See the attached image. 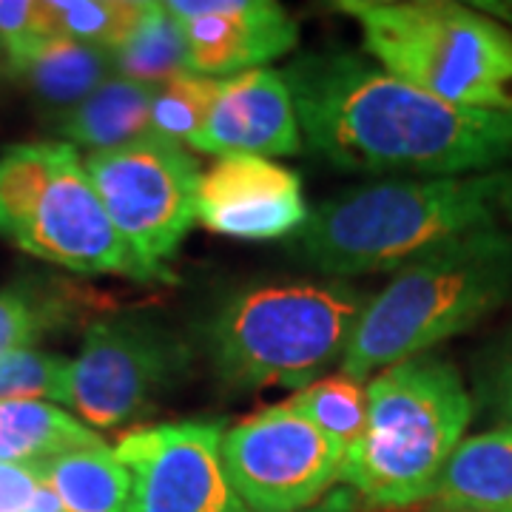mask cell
<instances>
[{
	"mask_svg": "<svg viewBox=\"0 0 512 512\" xmlns=\"http://www.w3.org/2000/svg\"><path fill=\"white\" fill-rule=\"evenodd\" d=\"M490 404L504 430H512V339L501 348L490 373Z\"/></svg>",
	"mask_w": 512,
	"mask_h": 512,
	"instance_id": "83f0119b",
	"label": "cell"
},
{
	"mask_svg": "<svg viewBox=\"0 0 512 512\" xmlns=\"http://www.w3.org/2000/svg\"><path fill=\"white\" fill-rule=\"evenodd\" d=\"M510 180L487 171L362 185L311 208L293 248L328 276L396 271L447 239L498 225Z\"/></svg>",
	"mask_w": 512,
	"mask_h": 512,
	"instance_id": "7a4b0ae2",
	"label": "cell"
},
{
	"mask_svg": "<svg viewBox=\"0 0 512 512\" xmlns=\"http://www.w3.org/2000/svg\"><path fill=\"white\" fill-rule=\"evenodd\" d=\"M302 419H308L345 453L359 441L367 421V387L350 376H328L302 387L291 402Z\"/></svg>",
	"mask_w": 512,
	"mask_h": 512,
	"instance_id": "44dd1931",
	"label": "cell"
},
{
	"mask_svg": "<svg viewBox=\"0 0 512 512\" xmlns=\"http://www.w3.org/2000/svg\"><path fill=\"white\" fill-rule=\"evenodd\" d=\"M367 510H370V507H367L359 495L353 493L350 487H342V490H330V493L322 495L316 504L296 512H367Z\"/></svg>",
	"mask_w": 512,
	"mask_h": 512,
	"instance_id": "f1b7e54d",
	"label": "cell"
},
{
	"mask_svg": "<svg viewBox=\"0 0 512 512\" xmlns=\"http://www.w3.org/2000/svg\"><path fill=\"white\" fill-rule=\"evenodd\" d=\"M197 220L234 239H279L308 220L299 174L262 157H222L202 171Z\"/></svg>",
	"mask_w": 512,
	"mask_h": 512,
	"instance_id": "4fadbf2b",
	"label": "cell"
},
{
	"mask_svg": "<svg viewBox=\"0 0 512 512\" xmlns=\"http://www.w3.org/2000/svg\"><path fill=\"white\" fill-rule=\"evenodd\" d=\"M512 296V231L490 225L413 256L367 299L342 356V376L421 356L481 322Z\"/></svg>",
	"mask_w": 512,
	"mask_h": 512,
	"instance_id": "3957f363",
	"label": "cell"
},
{
	"mask_svg": "<svg viewBox=\"0 0 512 512\" xmlns=\"http://www.w3.org/2000/svg\"><path fill=\"white\" fill-rule=\"evenodd\" d=\"M183 26L191 72L200 77L262 69L299 43L296 20L271 0H171Z\"/></svg>",
	"mask_w": 512,
	"mask_h": 512,
	"instance_id": "7c38bea8",
	"label": "cell"
},
{
	"mask_svg": "<svg viewBox=\"0 0 512 512\" xmlns=\"http://www.w3.org/2000/svg\"><path fill=\"white\" fill-rule=\"evenodd\" d=\"M436 507L512 512V430H490L458 444L441 470Z\"/></svg>",
	"mask_w": 512,
	"mask_h": 512,
	"instance_id": "9a60e30c",
	"label": "cell"
},
{
	"mask_svg": "<svg viewBox=\"0 0 512 512\" xmlns=\"http://www.w3.org/2000/svg\"><path fill=\"white\" fill-rule=\"evenodd\" d=\"M470 416V393L447 359L421 353L387 365L367 384L365 430L345 453L339 481L370 510L430 501Z\"/></svg>",
	"mask_w": 512,
	"mask_h": 512,
	"instance_id": "277c9868",
	"label": "cell"
},
{
	"mask_svg": "<svg viewBox=\"0 0 512 512\" xmlns=\"http://www.w3.org/2000/svg\"><path fill=\"white\" fill-rule=\"evenodd\" d=\"M157 86H143L126 77H111L80 106L63 111L55 120L57 131L69 137V146L111 151L154 137L151 106Z\"/></svg>",
	"mask_w": 512,
	"mask_h": 512,
	"instance_id": "2e32d148",
	"label": "cell"
},
{
	"mask_svg": "<svg viewBox=\"0 0 512 512\" xmlns=\"http://www.w3.org/2000/svg\"><path fill=\"white\" fill-rule=\"evenodd\" d=\"M177 362L180 348L146 322H94L69 370L66 404L92 427L131 424L171 382Z\"/></svg>",
	"mask_w": 512,
	"mask_h": 512,
	"instance_id": "8fae6325",
	"label": "cell"
},
{
	"mask_svg": "<svg viewBox=\"0 0 512 512\" xmlns=\"http://www.w3.org/2000/svg\"><path fill=\"white\" fill-rule=\"evenodd\" d=\"M222 464L248 512H296L339 481L345 450L296 410L276 404L222 436Z\"/></svg>",
	"mask_w": 512,
	"mask_h": 512,
	"instance_id": "9c48e42d",
	"label": "cell"
},
{
	"mask_svg": "<svg viewBox=\"0 0 512 512\" xmlns=\"http://www.w3.org/2000/svg\"><path fill=\"white\" fill-rule=\"evenodd\" d=\"M83 165L117 234L160 282H171L165 262L197 220L200 163L180 143L146 137L94 151Z\"/></svg>",
	"mask_w": 512,
	"mask_h": 512,
	"instance_id": "ba28073f",
	"label": "cell"
},
{
	"mask_svg": "<svg viewBox=\"0 0 512 512\" xmlns=\"http://www.w3.org/2000/svg\"><path fill=\"white\" fill-rule=\"evenodd\" d=\"M60 305L40 299L26 288L0 291V356L29 350L46 330L55 325Z\"/></svg>",
	"mask_w": 512,
	"mask_h": 512,
	"instance_id": "d4e9b609",
	"label": "cell"
},
{
	"mask_svg": "<svg viewBox=\"0 0 512 512\" xmlns=\"http://www.w3.org/2000/svg\"><path fill=\"white\" fill-rule=\"evenodd\" d=\"M6 69L20 77L40 103L63 111L80 106L114 77L111 52L69 37L43 40L29 55L6 60Z\"/></svg>",
	"mask_w": 512,
	"mask_h": 512,
	"instance_id": "e0dca14e",
	"label": "cell"
},
{
	"mask_svg": "<svg viewBox=\"0 0 512 512\" xmlns=\"http://www.w3.org/2000/svg\"><path fill=\"white\" fill-rule=\"evenodd\" d=\"M26 512H63V507H60V498H57L55 490L43 481V476H40L37 493L35 498H32V504L26 507Z\"/></svg>",
	"mask_w": 512,
	"mask_h": 512,
	"instance_id": "f546056e",
	"label": "cell"
},
{
	"mask_svg": "<svg viewBox=\"0 0 512 512\" xmlns=\"http://www.w3.org/2000/svg\"><path fill=\"white\" fill-rule=\"evenodd\" d=\"M302 143L345 171L467 177L512 160V114L461 109L362 57L330 52L282 72Z\"/></svg>",
	"mask_w": 512,
	"mask_h": 512,
	"instance_id": "6da1fadb",
	"label": "cell"
},
{
	"mask_svg": "<svg viewBox=\"0 0 512 512\" xmlns=\"http://www.w3.org/2000/svg\"><path fill=\"white\" fill-rule=\"evenodd\" d=\"M37 470L60 498L63 512H126L131 478L109 444L37 461Z\"/></svg>",
	"mask_w": 512,
	"mask_h": 512,
	"instance_id": "ac0fdd59",
	"label": "cell"
},
{
	"mask_svg": "<svg viewBox=\"0 0 512 512\" xmlns=\"http://www.w3.org/2000/svg\"><path fill=\"white\" fill-rule=\"evenodd\" d=\"M55 37L46 26L40 3L32 0H0V43L6 46V60L29 55L43 40Z\"/></svg>",
	"mask_w": 512,
	"mask_h": 512,
	"instance_id": "484cf974",
	"label": "cell"
},
{
	"mask_svg": "<svg viewBox=\"0 0 512 512\" xmlns=\"http://www.w3.org/2000/svg\"><path fill=\"white\" fill-rule=\"evenodd\" d=\"M430 512H467V510H450V507H433Z\"/></svg>",
	"mask_w": 512,
	"mask_h": 512,
	"instance_id": "1f68e13d",
	"label": "cell"
},
{
	"mask_svg": "<svg viewBox=\"0 0 512 512\" xmlns=\"http://www.w3.org/2000/svg\"><path fill=\"white\" fill-rule=\"evenodd\" d=\"M501 214H507L512 222V180L507 185V191H504V197H501Z\"/></svg>",
	"mask_w": 512,
	"mask_h": 512,
	"instance_id": "4dcf8cb0",
	"label": "cell"
},
{
	"mask_svg": "<svg viewBox=\"0 0 512 512\" xmlns=\"http://www.w3.org/2000/svg\"><path fill=\"white\" fill-rule=\"evenodd\" d=\"M348 285H268L234 296L214 322V359L239 387H308L336 359L365 311Z\"/></svg>",
	"mask_w": 512,
	"mask_h": 512,
	"instance_id": "52a82bcc",
	"label": "cell"
},
{
	"mask_svg": "<svg viewBox=\"0 0 512 512\" xmlns=\"http://www.w3.org/2000/svg\"><path fill=\"white\" fill-rule=\"evenodd\" d=\"M220 421L126 433L114 447L131 478L126 512H248L222 464Z\"/></svg>",
	"mask_w": 512,
	"mask_h": 512,
	"instance_id": "30bf717a",
	"label": "cell"
},
{
	"mask_svg": "<svg viewBox=\"0 0 512 512\" xmlns=\"http://www.w3.org/2000/svg\"><path fill=\"white\" fill-rule=\"evenodd\" d=\"M217 157H285L302 148V131L282 72L251 69L225 77L202 128L188 143Z\"/></svg>",
	"mask_w": 512,
	"mask_h": 512,
	"instance_id": "5bb4252c",
	"label": "cell"
},
{
	"mask_svg": "<svg viewBox=\"0 0 512 512\" xmlns=\"http://www.w3.org/2000/svg\"><path fill=\"white\" fill-rule=\"evenodd\" d=\"M40 9L55 37L111 52L134 29L143 0H49L40 3Z\"/></svg>",
	"mask_w": 512,
	"mask_h": 512,
	"instance_id": "7402d4cb",
	"label": "cell"
},
{
	"mask_svg": "<svg viewBox=\"0 0 512 512\" xmlns=\"http://www.w3.org/2000/svg\"><path fill=\"white\" fill-rule=\"evenodd\" d=\"M0 237L77 274L157 279L117 234L69 143H23L0 157Z\"/></svg>",
	"mask_w": 512,
	"mask_h": 512,
	"instance_id": "8992f818",
	"label": "cell"
},
{
	"mask_svg": "<svg viewBox=\"0 0 512 512\" xmlns=\"http://www.w3.org/2000/svg\"><path fill=\"white\" fill-rule=\"evenodd\" d=\"M103 444L69 413L46 402L0 404V461H46Z\"/></svg>",
	"mask_w": 512,
	"mask_h": 512,
	"instance_id": "ffe728a7",
	"label": "cell"
},
{
	"mask_svg": "<svg viewBox=\"0 0 512 512\" xmlns=\"http://www.w3.org/2000/svg\"><path fill=\"white\" fill-rule=\"evenodd\" d=\"M72 362L43 350H15L0 356V404L9 402H69Z\"/></svg>",
	"mask_w": 512,
	"mask_h": 512,
	"instance_id": "cb8c5ba5",
	"label": "cell"
},
{
	"mask_svg": "<svg viewBox=\"0 0 512 512\" xmlns=\"http://www.w3.org/2000/svg\"><path fill=\"white\" fill-rule=\"evenodd\" d=\"M114 74L143 86H165L191 72V57L180 20L171 15L168 3L143 0L140 18L128 37L111 49Z\"/></svg>",
	"mask_w": 512,
	"mask_h": 512,
	"instance_id": "d6986e66",
	"label": "cell"
},
{
	"mask_svg": "<svg viewBox=\"0 0 512 512\" xmlns=\"http://www.w3.org/2000/svg\"><path fill=\"white\" fill-rule=\"evenodd\" d=\"M384 72L461 109L512 114V32L458 3L345 0Z\"/></svg>",
	"mask_w": 512,
	"mask_h": 512,
	"instance_id": "5b68a950",
	"label": "cell"
},
{
	"mask_svg": "<svg viewBox=\"0 0 512 512\" xmlns=\"http://www.w3.org/2000/svg\"><path fill=\"white\" fill-rule=\"evenodd\" d=\"M37 484V461H0V512H26Z\"/></svg>",
	"mask_w": 512,
	"mask_h": 512,
	"instance_id": "4316f807",
	"label": "cell"
},
{
	"mask_svg": "<svg viewBox=\"0 0 512 512\" xmlns=\"http://www.w3.org/2000/svg\"><path fill=\"white\" fill-rule=\"evenodd\" d=\"M220 83L222 80H214V77L185 74V77H177V80L160 86L154 94V106H151L154 137L188 146L214 106V100L220 94Z\"/></svg>",
	"mask_w": 512,
	"mask_h": 512,
	"instance_id": "603a6c76",
	"label": "cell"
}]
</instances>
